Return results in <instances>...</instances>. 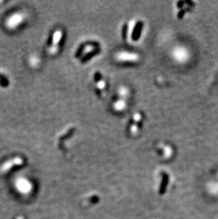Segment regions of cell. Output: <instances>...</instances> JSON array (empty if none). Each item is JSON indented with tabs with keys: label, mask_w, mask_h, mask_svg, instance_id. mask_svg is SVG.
Masks as SVG:
<instances>
[{
	"label": "cell",
	"mask_w": 218,
	"mask_h": 219,
	"mask_svg": "<svg viewBox=\"0 0 218 219\" xmlns=\"http://www.w3.org/2000/svg\"><path fill=\"white\" fill-rule=\"evenodd\" d=\"M131 132L133 133V134H135V133L138 132V125L134 124L133 125L131 126Z\"/></svg>",
	"instance_id": "13"
},
{
	"label": "cell",
	"mask_w": 218,
	"mask_h": 219,
	"mask_svg": "<svg viewBox=\"0 0 218 219\" xmlns=\"http://www.w3.org/2000/svg\"><path fill=\"white\" fill-rule=\"evenodd\" d=\"M173 58L176 61L180 63L186 62L189 57V54H188V50L186 48L182 47L176 48L173 51Z\"/></svg>",
	"instance_id": "3"
},
{
	"label": "cell",
	"mask_w": 218,
	"mask_h": 219,
	"mask_svg": "<svg viewBox=\"0 0 218 219\" xmlns=\"http://www.w3.org/2000/svg\"><path fill=\"white\" fill-rule=\"evenodd\" d=\"M184 14H185V10H184V9H183V10L180 11L179 13H178V19H182L183 16H184Z\"/></svg>",
	"instance_id": "14"
},
{
	"label": "cell",
	"mask_w": 218,
	"mask_h": 219,
	"mask_svg": "<svg viewBox=\"0 0 218 219\" xmlns=\"http://www.w3.org/2000/svg\"><path fill=\"white\" fill-rule=\"evenodd\" d=\"M116 59L119 62H137L139 60V56L133 53L119 52L116 53Z\"/></svg>",
	"instance_id": "2"
},
{
	"label": "cell",
	"mask_w": 218,
	"mask_h": 219,
	"mask_svg": "<svg viewBox=\"0 0 218 219\" xmlns=\"http://www.w3.org/2000/svg\"><path fill=\"white\" fill-rule=\"evenodd\" d=\"M97 86H98V87H99L100 90H103V89H104L105 87H106V83H105L104 81L100 80L99 82H98Z\"/></svg>",
	"instance_id": "12"
},
{
	"label": "cell",
	"mask_w": 218,
	"mask_h": 219,
	"mask_svg": "<svg viewBox=\"0 0 218 219\" xmlns=\"http://www.w3.org/2000/svg\"><path fill=\"white\" fill-rule=\"evenodd\" d=\"M128 92H128V89H127V88L125 87H121V88H120L119 91H118L119 95L121 96V97H122V98H126V97H128Z\"/></svg>",
	"instance_id": "9"
},
{
	"label": "cell",
	"mask_w": 218,
	"mask_h": 219,
	"mask_svg": "<svg viewBox=\"0 0 218 219\" xmlns=\"http://www.w3.org/2000/svg\"><path fill=\"white\" fill-rule=\"evenodd\" d=\"M133 119H134V122H135V124H137L138 123L140 120L141 119V116L140 114H139V113H136L134 115V117H133Z\"/></svg>",
	"instance_id": "11"
},
{
	"label": "cell",
	"mask_w": 218,
	"mask_h": 219,
	"mask_svg": "<svg viewBox=\"0 0 218 219\" xmlns=\"http://www.w3.org/2000/svg\"><path fill=\"white\" fill-rule=\"evenodd\" d=\"M186 3H187L188 4H189L190 6H193L194 5V3H193V2H190V1H186Z\"/></svg>",
	"instance_id": "18"
},
{
	"label": "cell",
	"mask_w": 218,
	"mask_h": 219,
	"mask_svg": "<svg viewBox=\"0 0 218 219\" xmlns=\"http://www.w3.org/2000/svg\"><path fill=\"white\" fill-rule=\"evenodd\" d=\"M92 199H91V201H92V203H96L97 201H99V199H98L99 198H97V197H93Z\"/></svg>",
	"instance_id": "16"
},
{
	"label": "cell",
	"mask_w": 218,
	"mask_h": 219,
	"mask_svg": "<svg viewBox=\"0 0 218 219\" xmlns=\"http://www.w3.org/2000/svg\"><path fill=\"white\" fill-rule=\"evenodd\" d=\"M141 28H142V23L141 22H139L138 24V25H137L136 28H135V31L133 33V38L135 40L137 39V38H139V34H140V31H141Z\"/></svg>",
	"instance_id": "8"
},
{
	"label": "cell",
	"mask_w": 218,
	"mask_h": 219,
	"mask_svg": "<svg viewBox=\"0 0 218 219\" xmlns=\"http://www.w3.org/2000/svg\"><path fill=\"white\" fill-rule=\"evenodd\" d=\"M62 31L60 30L56 31L53 34V43L52 46H50V48H49V53L51 54V55H54L56 53L58 52V45L59 43L62 38Z\"/></svg>",
	"instance_id": "5"
},
{
	"label": "cell",
	"mask_w": 218,
	"mask_h": 219,
	"mask_svg": "<svg viewBox=\"0 0 218 219\" xmlns=\"http://www.w3.org/2000/svg\"><path fill=\"white\" fill-rule=\"evenodd\" d=\"M23 160H22V158L20 157H14V158H11L4 162L3 165L0 168V171H1L2 173H4V172H8L9 169L14 166L21 165V164L23 163Z\"/></svg>",
	"instance_id": "4"
},
{
	"label": "cell",
	"mask_w": 218,
	"mask_h": 219,
	"mask_svg": "<svg viewBox=\"0 0 218 219\" xmlns=\"http://www.w3.org/2000/svg\"><path fill=\"white\" fill-rule=\"evenodd\" d=\"M95 80L96 81H98V80H101V74L99 73V72H97L96 73V75H95Z\"/></svg>",
	"instance_id": "15"
},
{
	"label": "cell",
	"mask_w": 218,
	"mask_h": 219,
	"mask_svg": "<svg viewBox=\"0 0 218 219\" xmlns=\"http://www.w3.org/2000/svg\"><path fill=\"white\" fill-rule=\"evenodd\" d=\"M24 19H25V15L23 13H20V12L15 13L9 17L6 21V25L8 28L14 29L20 25L24 21Z\"/></svg>",
	"instance_id": "1"
},
{
	"label": "cell",
	"mask_w": 218,
	"mask_h": 219,
	"mask_svg": "<svg viewBox=\"0 0 218 219\" xmlns=\"http://www.w3.org/2000/svg\"><path fill=\"white\" fill-rule=\"evenodd\" d=\"M177 5H178V7H179V8H181V7H182L183 5V2H178V4H177Z\"/></svg>",
	"instance_id": "17"
},
{
	"label": "cell",
	"mask_w": 218,
	"mask_h": 219,
	"mask_svg": "<svg viewBox=\"0 0 218 219\" xmlns=\"http://www.w3.org/2000/svg\"><path fill=\"white\" fill-rule=\"evenodd\" d=\"M94 49H95L94 46H92V45L86 46L85 47H84V50H83V53H89V52H91V51H92V50H94Z\"/></svg>",
	"instance_id": "10"
},
{
	"label": "cell",
	"mask_w": 218,
	"mask_h": 219,
	"mask_svg": "<svg viewBox=\"0 0 218 219\" xmlns=\"http://www.w3.org/2000/svg\"><path fill=\"white\" fill-rule=\"evenodd\" d=\"M169 183V177L166 173H163L162 174V179H161V182L160 184V194H165L166 186L168 185Z\"/></svg>",
	"instance_id": "6"
},
{
	"label": "cell",
	"mask_w": 218,
	"mask_h": 219,
	"mask_svg": "<svg viewBox=\"0 0 218 219\" xmlns=\"http://www.w3.org/2000/svg\"><path fill=\"white\" fill-rule=\"evenodd\" d=\"M126 107V103L124 99H119L113 104V109L116 111H122Z\"/></svg>",
	"instance_id": "7"
}]
</instances>
